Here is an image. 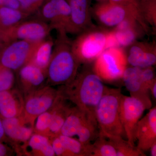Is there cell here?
<instances>
[{"label":"cell","instance_id":"6da1fadb","mask_svg":"<svg viewBox=\"0 0 156 156\" xmlns=\"http://www.w3.org/2000/svg\"><path fill=\"white\" fill-rule=\"evenodd\" d=\"M91 64H84L73 82L68 86H62L60 91L66 99L96 119L95 110L106 86Z\"/></svg>","mask_w":156,"mask_h":156},{"label":"cell","instance_id":"7a4b0ae2","mask_svg":"<svg viewBox=\"0 0 156 156\" xmlns=\"http://www.w3.org/2000/svg\"><path fill=\"white\" fill-rule=\"evenodd\" d=\"M46 70L48 82L68 86L75 80L81 63L72 48V41L65 32H59Z\"/></svg>","mask_w":156,"mask_h":156},{"label":"cell","instance_id":"3957f363","mask_svg":"<svg viewBox=\"0 0 156 156\" xmlns=\"http://www.w3.org/2000/svg\"><path fill=\"white\" fill-rule=\"evenodd\" d=\"M112 47H118L112 31L97 26L79 34L72 41L73 52L81 64H92Z\"/></svg>","mask_w":156,"mask_h":156},{"label":"cell","instance_id":"277c9868","mask_svg":"<svg viewBox=\"0 0 156 156\" xmlns=\"http://www.w3.org/2000/svg\"><path fill=\"white\" fill-rule=\"evenodd\" d=\"M121 89L105 87L103 96L95 110L99 132L105 136L126 137L121 117Z\"/></svg>","mask_w":156,"mask_h":156},{"label":"cell","instance_id":"5b68a950","mask_svg":"<svg viewBox=\"0 0 156 156\" xmlns=\"http://www.w3.org/2000/svg\"><path fill=\"white\" fill-rule=\"evenodd\" d=\"M42 41L17 40L0 46V65L17 71L30 62Z\"/></svg>","mask_w":156,"mask_h":156},{"label":"cell","instance_id":"8992f818","mask_svg":"<svg viewBox=\"0 0 156 156\" xmlns=\"http://www.w3.org/2000/svg\"><path fill=\"white\" fill-rule=\"evenodd\" d=\"M127 56L123 48H107L94 61L93 69L101 80L115 81L122 77L127 67Z\"/></svg>","mask_w":156,"mask_h":156},{"label":"cell","instance_id":"52a82bcc","mask_svg":"<svg viewBox=\"0 0 156 156\" xmlns=\"http://www.w3.org/2000/svg\"><path fill=\"white\" fill-rule=\"evenodd\" d=\"M53 30L50 24L41 20L26 19L0 31V46L17 40L42 41L49 36Z\"/></svg>","mask_w":156,"mask_h":156},{"label":"cell","instance_id":"ba28073f","mask_svg":"<svg viewBox=\"0 0 156 156\" xmlns=\"http://www.w3.org/2000/svg\"><path fill=\"white\" fill-rule=\"evenodd\" d=\"M27 94L24 101L23 116L33 127L35 119L53 106L59 97L60 92L47 86Z\"/></svg>","mask_w":156,"mask_h":156},{"label":"cell","instance_id":"9c48e42d","mask_svg":"<svg viewBox=\"0 0 156 156\" xmlns=\"http://www.w3.org/2000/svg\"><path fill=\"white\" fill-rule=\"evenodd\" d=\"M145 107L136 98L122 94L120 105V117L127 140L135 146L137 124L141 119Z\"/></svg>","mask_w":156,"mask_h":156},{"label":"cell","instance_id":"30bf717a","mask_svg":"<svg viewBox=\"0 0 156 156\" xmlns=\"http://www.w3.org/2000/svg\"><path fill=\"white\" fill-rule=\"evenodd\" d=\"M36 14V18L50 24L53 30L66 32L70 14L66 0H48Z\"/></svg>","mask_w":156,"mask_h":156},{"label":"cell","instance_id":"8fae6325","mask_svg":"<svg viewBox=\"0 0 156 156\" xmlns=\"http://www.w3.org/2000/svg\"><path fill=\"white\" fill-rule=\"evenodd\" d=\"M92 17L105 27L114 28L129 18H134L140 23L136 15L131 10L108 1L99 2L96 4L92 8Z\"/></svg>","mask_w":156,"mask_h":156},{"label":"cell","instance_id":"7c38bea8","mask_svg":"<svg viewBox=\"0 0 156 156\" xmlns=\"http://www.w3.org/2000/svg\"><path fill=\"white\" fill-rule=\"evenodd\" d=\"M70 9L69 23L66 32L78 35L96 27L92 22L91 0H66Z\"/></svg>","mask_w":156,"mask_h":156},{"label":"cell","instance_id":"4fadbf2b","mask_svg":"<svg viewBox=\"0 0 156 156\" xmlns=\"http://www.w3.org/2000/svg\"><path fill=\"white\" fill-rule=\"evenodd\" d=\"M128 47L127 56L128 64L131 66L144 68L155 65L156 44L152 42L137 41Z\"/></svg>","mask_w":156,"mask_h":156},{"label":"cell","instance_id":"5bb4252c","mask_svg":"<svg viewBox=\"0 0 156 156\" xmlns=\"http://www.w3.org/2000/svg\"><path fill=\"white\" fill-rule=\"evenodd\" d=\"M122 79L130 96L141 101L146 109H150L152 105L150 93L141 78V68L132 66L126 67Z\"/></svg>","mask_w":156,"mask_h":156},{"label":"cell","instance_id":"9a60e30c","mask_svg":"<svg viewBox=\"0 0 156 156\" xmlns=\"http://www.w3.org/2000/svg\"><path fill=\"white\" fill-rule=\"evenodd\" d=\"M148 113L140 119L136 131L137 147L143 152L149 150L156 141V108L149 109Z\"/></svg>","mask_w":156,"mask_h":156},{"label":"cell","instance_id":"2e32d148","mask_svg":"<svg viewBox=\"0 0 156 156\" xmlns=\"http://www.w3.org/2000/svg\"><path fill=\"white\" fill-rule=\"evenodd\" d=\"M118 47H128L147 34L139 22L134 18L124 20L112 30Z\"/></svg>","mask_w":156,"mask_h":156},{"label":"cell","instance_id":"e0dca14e","mask_svg":"<svg viewBox=\"0 0 156 156\" xmlns=\"http://www.w3.org/2000/svg\"><path fill=\"white\" fill-rule=\"evenodd\" d=\"M2 123L5 134L15 142L25 143L34 133L33 127L26 121L23 115L3 119Z\"/></svg>","mask_w":156,"mask_h":156},{"label":"cell","instance_id":"ac0fdd59","mask_svg":"<svg viewBox=\"0 0 156 156\" xmlns=\"http://www.w3.org/2000/svg\"><path fill=\"white\" fill-rule=\"evenodd\" d=\"M17 72L20 83L27 94L43 87L47 78L45 70L31 62L20 69Z\"/></svg>","mask_w":156,"mask_h":156},{"label":"cell","instance_id":"d6986e66","mask_svg":"<svg viewBox=\"0 0 156 156\" xmlns=\"http://www.w3.org/2000/svg\"><path fill=\"white\" fill-rule=\"evenodd\" d=\"M24 100L17 91L0 92V114L3 119L19 117L23 114Z\"/></svg>","mask_w":156,"mask_h":156},{"label":"cell","instance_id":"ffe728a7","mask_svg":"<svg viewBox=\"0 0 156 156\" xmlns=\"http://www.w3.org/2000/svg\"><path fill=\"white\" fill-rule=\"evenodd\" d=\"M90 119L96 120L76 106L73 107L59 134L70 137L76 136L83 125Z\"/></svg>","mask_w":156,"mask_h":156},{"label":"cell","instance_id":"44dd1931","mask_svg":"<svg viewBox=\"0 0 156 156\" xmlns=\"http://www.w3.org/2000/svg\"><path fill=\"white\" fill-rule=\"evenodd\" d=\"M24 146L26 149H29L32 155L56 156L53 151L51 140L43 134L33 133Z\"/></svg>","mask_w":156,"mask_h":156},{"label":"cell","instance_id":"7402d4cb","mask_svg":"<svg viewBox=\"0 0 156 156\" xmlns=\"http://www.w3.org/2000/svg\"><path fill=\"white\" fill-rule=\"evenodd\" d=\"M54 42L48 36L41 42L37 48L31 63L46 71L52 55Z\"/></svg>","mask_w":156,"mask_h":156},{"label":"cell","instance_id":"603a6c76","mask_svg":"<svg viewBox=\"0 0 156 156\" xmlns=\"http://www.w3.org/2000/svg\"><path fill=\"white\" fill-rule=\"evenodd\" d=\"M30 15L19 10L8 8H0V31L11 28L23 20L27 19Z\"/></svg>","mask_w":156,"mask_h":156},{"label":"cell","instance_id":"cb8c5ba5","mask_svg":"<svg viewBox=\"0 0 156 156\" xmlns=\"http://www.w3.org/2000/svg\"><path fill=\"white\" fill-rule=\"evenodd\" d=\"M68 156H91V144L84 145L78 139L59 134L58 135Z\"/></svg>","mask_w":156,"mask_h":156},{"label":"cell","instance_id":"d4e9b609","mask_svg":"<svg viewBox=\"0 0 156 156\" xmlns=\"http://www.w3.org/2000/svg\"><path fill=\"white\" fill-rule=\"evenodd\" d=\"M91 156H117L116 151L110 140L99 132L95 142L91 144Z\"/></svg>","mask_w":156,"mask_h":156},{"label":"cell","instance_id":"484cf974","mask_svg":"<svg viewBox=\"0 0 156 156\" xmlns=\"http://www.w3.org/2000/svg\"><path fill=\"white\" fill-rule=\"evenodd\" d=\"M114 145L117 156H145L144 152L140 150L136 147L131 145L128 140L123 137L116 136H107Z\"/></svg>","mask_w":156,"mask_h":156},{"label":"cell","instance_id":"4316f807","mask_svg":"<svg viewBox=\"0 0 156 156\" xmlns=\"http://www.w3.org/2000/svg\"><path fill=\"white\" fill-rule=\"evenodd\" d=\"M96 120L90 119L83 125L76 136L78 140L84 145H88L98 136L99 131Z\"/></svg>","mask_w":156,"mask_h":156},{"label":"cell","instance_id":"83f0119b","mask_svg":"<svg viewBox=\"0 0 156 156\" xmlns=\"http://www.w3.org/2000/svg\"><path fill=\"white\" fill-rule=\"evenodd\" d=\"M143 17L150 26H156V0H137Z\"/></svg>","mask_w":156,"mask_h":156},{"label":"cell","instance_id":"f1b7e54d","mask_svg":"<svg viewBox=\"0 0 156 156\" xmlns=\"http://www.w3.org/2000/svg\"><path fill=\"white\" fill-rule=\"evenodd\" d=\"M111 2L115 3L126 7L131 10L138 18L140 23L149 34L151 32V27L145 22L143 17L139 3L137 0H108Z\"/></svg>","mask_w":156,"mask_h":156},{"label":"cell","instance_id":"f546056e","mask_svg":"<svg viewBox=\"0 0 156 156\" xmlns=\"http://www.w3.org/2000/svg\"><path fill=\"white\" fill-rule=\"evenodd\" d=\"M14 72L0 65V92L10 90L15 83Z\"/></svg>","mask_w":156,"mask_h":156},{"label":"cell","instance_id":"4dcf8cb0","mask_svg":"<svg viewBox=\"0 0 156 156\" xmlns=\"http://www.w3.org/2000/svg\"><path fill=\"white\" fill-rule=\"evenodd\" d=\"M48 0H18L20 10L30 16L36 14Z\"/></svg>","mask_w":156,"mask_h":156},{"label":"cell","instance_id":"1f68e13d","mask_svg":"<svg viewBox=\"0 0 156 156\" xmlns=\"http://www.w3.org/2000/svg\"><path fill=\"white\" fill-rule=\"evenodd\" d=\"M141 76L144 85L148 90L151 86L156 82L154 69L153 66L141 68Z\"/></svg>","mask_w":156,"mask_h":156},{"label":"cell","instance_id":"d6a6232c","mask_svg":"<svg viewBox=\"0 0 156 156\" xmlns=\"http://www.w3.org/2000/svg\"><path fill=\"white\" fill-rule=\"evenodd\" d=\"M1 7H8L20 10V5L18 0H0Z\"/></svg>","mask_w":156,"mask_h":156},{"label":"cell","instance_id":"836d02e7","mask_svg":"<svg viewBox=\"0 0 156 156\" xmlns=\"http://www.w3.org/2000/svg\"><path fill=\"white\" fill-rule=\"evenodd\" d=\"M10 149L8 147L0 143V156L8 155L10 153Z\"/></svg>","mask_w":156,"mask_h":156},{"label":"cell","instance_id":"e575fe53","mask_svg":"<svg viewBox=\"0 0 156 156\" xmlns=\"http://www.w3.org/2000/svg\"><path fill=\"white\" fill-rule=\"evenodd\" d=\"M150 93H151L154 100H156V82L154 83L149 89Z\"/></svg>","mask_w":156,"mask_h":156},{"label":"cell","instance_id":"d590c367","mask_svg":"<svg viewBox=\"0 0 156 156\" xmlns=\"http://www.w3.org/2000/svg\"><path fill=\"white\" fill-rule=\"evenodd\" d=\"M151 155V156H156V141L151 146L150 148Z\"/></svg>","mask_w":156,"mask_h":156},{"label":"cell","instance_id":"8d00e7d4","mask_svg":"<svg viewBox=\"0 0 156 156\" xmlns=\"http://www.w3.org/2000/svg\"><path fill=\"white\" fill-rule=\"evenodd\" d=\"M4 134H5V132H4V128H3L2 120H1V118H0V140L2 139Z\"/></svg>","mask_w":156,"mask_h":156},{"label":"cell","instance_id":"74e56055","mask_svg":"<svg viewBox=\"0 0 156 156\" xmlns=\"http://www.w3.org/2000/svg\"><path fill=\"white\" fill-rule=\"evenodd\" d=\"M97 1H98L99 2H105V1H108V0H97Z\"/></svg>","mask_w":156,"mask_h":156}]
</instances>
